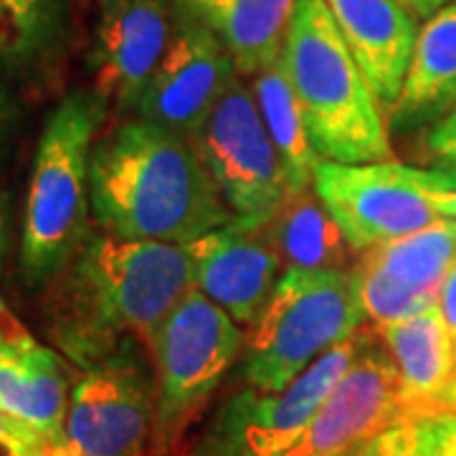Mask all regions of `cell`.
<instances>
[{
	"mask_svg": "<svg viewBox=\"0 0 456 456\" xmlns=\"http://www.w3.org/2000/svg\"><path fill=\"white\" fill-rule=\"evenodd\" d=\"M193 287L188 244L89 233L49 281L46 330L64 358L89 370L130 338L147 345Z\"/></svg>",
	"mask_w": 456,
	"mask_h": 456,
	"instance_id": "1",
	"label": "cell"
},
{
	"mask_svg": "<svg viewBox=\"0 0 456 456\" xmlns=\"http://www.w3.org/2000/svg\"><path fill=\"white\" fill-rule=\"evenodd\" d=\"M89 211L110 236L160 244H193L233 221L193 142L140 117L94 142Z\"/></svg>",
	"mask_w": 456,
	"mask_h": 456,
	"instance_id": "2",
	"label": "cell"
},
{
	"mask_svg": "<svg viewBox=\"0 0 456 456\" xmlns=\"http://www.w3.org/2000/svg\"><path fill=\"white\" fill-rule=\"evenodd\" d=\"M281 66L314 152L342 165L393 160L386 110L375 99L325 0H297Z\"/></svg>",
	"mask_w": 456,
	"mask_h": 456,
	"instance_id": "3",
	"label": "cell"
},
{
	"mask_svg": "<svg viewBox=\"0 0 456 456\" xmlns=\"http://www.w3.org/2000/svg\"><path fill=\"white\" fill-rule=\"evenodd\" d=\"M107 110L92 89H74L38 134L20 241V269L31 287L56 277L89 236V160Z\"/></svg>",
	"mask_w": 456,
	"mask_h": 456,
	"instance_id": "4",
	"label": "cell"
},
{
	"mask_svg": "<svg viewBox=\"0 0 456 456\" xmlns=\"http://www.w3.org/2000/svg\"><path fill=\"white\" fill-rule=\"evenodd\" d=\"M362 320L355 266L350 272L284 269L248 332L244 383L266 393L284 391L332 347L353 340Z\"/></svg>",
	"mask_w": 456,
	"mask_h": 456,
	"instance_id": "5",
	"label": "cell"
},
{
	"mask_svg": "<svg viewBox=\"0 0 456 456\" xmlns=\"http://www.w3.org/2000/svg\"><path fill=\"white\" fill-rule=\"evenodd\" d=\"M155 370V431L152 444L163 454L241 358V325L196 287L178 302L147 342Z\"/></svg>",
	"mask_w": 456,
	"mask_h": 456,
	"instance_id": "6",
	"label": "cell"
},
{
	"mask_svg": "<svg viewBox=\"0 0 456 456\" xmlns=\"http://www.w3.org/2000/svg\"><path fill=\"white\" fill-rule=\"evenodd\" d=\"M456 183L452 170H426L401 163L314 167L312 191L322 200L355 254L441 224L439 200Z\"/></svg>",
	"mask_w": 456,
	"mask_h": 456,
	"instance_id": "7",
	"label": "cell"
},
{
	"mask_svg": "<svg viewBox=\"0 0 456 456\" xmlns=\"http://www.w3.org/2000/svg\"><path fill=\"white\" fill-rule=\"evenodd\" d=\"M358 353V335L332 347L284 391L228 395L193 441L191 456H287L310 428Z\"/></svg>",
	"mask_w": 456,
	"mask_h": 456,
	"instance_id": "8",
	"label": "cell"
},
{
	"mask_svg": "<svg viewBox=\"0 0 456 456\" xmlns=\"http://www.w3.org/2000/svg\"><path fill=\"white\" fill-rule=\"evenodd\" d=\"M191 142L233 218L266 224L292 196L281 158L244 77L231 82Z\"/></svg>",
	"mask_w": 456,
	"mask_h": 456,
	"instance_id": "9",
	"label": "cell"
},
{
	"mask_svg": "<svg viewBox=\"0 0 456 456\" xmlns=\"http://www.w3.org/2000/svg\"><path fill=\"white\" fill-rule=\"evenodd\" d=\"M142 345L137 338L125 340L77 380L64 426L71 456H145L158 391Z\"/></svg>",
	"mask_w": 456,
	"mask_h": 456,
	"instance_id": "10",
	"label": "cell"
},
{
	"mask_svg": "<svg viewBox=\"0 0 456 456\" xmlns=\"http://www.w3.org/2000/svg\"><path fill=\"white\" fill-rule=\"evenodd\" d=\"M236 77L239 71L224 41L185 0H175L170 44L140 97L134 117L191 140Z\"/></svg>",
	"mask_w": 456,
	"mask_h": 456,
	"instance_id": "11",
	"label": "cell"
},
{
	"mask_svg": "<svg viewBox=\"0 0 456 456\" xmlns=\"http://www.w3.org/2000/svg\"><path fill=\"white\" fill-rule=\"evenodd\" d=\"M175 0H102L89 49L92 92L134 112L173 36Z\"/></svg>",
	"mask_w": 456,
	"mask_h": 456,
	"instance_id": "12",
	"label": "cell"
},
{
	"mask_svg": "<svg viewBox=\"0 0 456 456\" xmlns=\"http://www.w3.org/2000/svg\"><path fill=\"white\" fill-rule=\"evenodd\" d=\"M398 419L403 403L393 358L375 330H360L353 365L287 456H347Z\"/></svg>",
	"mask_w": 456,
	"mask_h": 456,
	"instance_id": "13",
	"label": "cell"
},
{
	"mask_svg": "<svg viewBox=\"0 0 456 456\" xmlns=\"http://www.w3.org/2000/svg\"><path fill=\"white\" fill-rule=\"evenodd\" d=\"M269 224V221H266ZM266 224L233 218L188 244L193 254V284L239 325H254L281 279V259Z\"/></svg>",
	"mask_w": 456,
	"mask_h": 456,
	"instance_id": "14",
	"label": "cell"
},
{
	"mask_svg": "<svg viewBox=\"0 0 456 456\" xmlns=\"http://www.w3.org/2000/svg\"><path fill=\"white\" fill-rule=\"evenodd\" d=\"M74 386L64 355L33 340L0 302V411L49 439L66 441Z\"/></svg>",
	"mask_w": 456,
	"mask_h": 456,
	"instance_id": "15",
	"label": "cell"
},
{
	"mask_svg": "<svg viewBox=\"0 0 456 456\" xmlns=\"http://www.w3.org/2000/svg\"><path fill=\"white\" fill-rule=\"evenodd\" d=\"M375 99L388 112L406 79L419 18L398 0H325Z\"/></svg>",
	"mask_w": 456,
	"mask_h": 456,
	"instance_id": "16",
	"label": "cell"
},
{
	"mask_svg": "<svg viewBox=\"0 0 456 456\" xmlns=\"http://www.w3.org/2000/svg\"><path fill=\"white\" fill-rule=\"evenodd\" d=\"M375 332L398 370L403 419L434 411L456 365V340L439 305L391 325H375Z\"/></svg>",
	"mask_w": 456,
	"mask_h": 456,
	"instance_id": "17",
	"label": "cell"
},
{
	"mask_svg": "<svg viewBox=\"0 0 456 456\" xmlns=\"http://www.w3.org/2000/svg\"><path fill=\"white\" fill-rule=\"evenodd\" d=\"M456 107V3L436 11L419 28L406 79L388 110L391 130L436 125Z\"/></svg>",
	"mask_w": 456,
	"mask_h": 456,
	"instance_id": "18",
	"label": "cell"
},
{
	"mask_svg": "<svg viewBox=\"0 0 456 456\" xmlns=\"http://www.w3.org/2000/svg\"><path fill=\"white\" fill-rule=\"evenodd\" d=\"M231 53L239 77L251 79L279 61L297 0H185Z\"/></svg>",
	"mask_w": 456,
	"mask_h": 456,
	"instance_id": "19",
	"label": "cell"
},
{
	"mask_svg": "<svg viewBox=\"0 0 456 456\" xmlns=\"http://www.w3.org/2000/svg\"><path fill=\"white\" fill-rule=\"evenodd\" d=\"M266 233L287 269L350 272L355 248L335 224L314 191L292 193L266 224Z\"/></svg>",
	"mask_w": 456,
	"mask_h": 456,
	"instance_id": "20",
	"label": "cell"
},
{
	"mask_svg": "<svg viewBox=\"0 0 456 456\" xmlns=\"http://www.w3.org/2000/svg\"><path fill=\"white\" fill-rule=\"evenodd\" d=\"M251 92L256 97L264 127L281 158L289 193L310 191L314 167L322 163V158L312 147L305 117L289 84V77L281 66V59L251 77Z\"/></svg>",
	"mask_w": 456,
	"mask_h": 456,
	"instance_id": "21",
	"label": "cell"
},
{
	"mask_svg": "<svg viewBox=\"0 0 456 456\" xmlns=\"http://www.w3.org/2000/svg\"><path fill=\"white\" fill-rule=\"evenodd\" d=\"M358 259L403 289L439 297L444 279L456 266V221H441L411 236L375 246L358 254Z\"/></svg>",
	"mask_w": 456,
	"mask_h": 456,
	"instance_id": "22",
	"label": "cell"
},
{
	"mask_svg": "<svg viewBox=\"0 0 456 456\" xmlns=\"http://www.w3.org/2000/svg\"><path fill=\"white\" fill-rule=\"evenodd\" d=\"M53 0H0V69L26 64L53 31Z\"/></svg>",
	"mask_w": 456,
	"mask_h": 456,
	"instance_id": "23",
	"label": "cell"
},
{
	"mask_svg": "<svg viewBox=\"0 0 456 456\" xmlns=\"http://www.w3.org/2000/svg\"><path fill=\"white\" fill-rule=\"evenodd\" d=\"M416 456H456V411L408 416Z\"/></svg>",
	"mask_w": 456,
	"mask_h": 456,
	"instance_id": "24",
	"label": "cell"
},
{
	"mask_svg": "<svg viewBox=\"0 0 456 456\" xmlns=\"http://www.w3.org/2000/svg\"><path fill=\"white\" fill-rule=\"evenodd\" d=\"M0 456H71V452L66 441L49 439L0 411Z\"/></svg>",
	"mask_w": 456,
	"mask_h": 456,
	"instance_id": "25",
	"label": "cell"
},
{
	"mask_svg": "<svg viewBox=\"0 0 456 456\" xmlns=\"http://www.w3.org/2000/svg\"><path fill=\"white\" fill-rule=\"evenodd\" d=\"M347 456H416L408 419H398L388 428L378 431L375 436L362 441L358 449H353Z\"/></svg>",
	"mask_w": 456,
	"mask_h": 456,
	"instance_id": "26",
	"label": "cell"
},
{
	"mask_svg": "<svg viewBox=\"0 0 456 456\" xmlns=\"http://www.w3.org/2000/svg\"><path fill=\"white\" fill-rule=\"evenodd\" d=\"M426 147L436 158L444 170L456 173V107L446 117H441L426 134Z\"/></svg>",
	"mask_w": 456,
	"mask_h": 456,
	"instance_id": "27",
	"label": "cell"
},
{
	"mask_svg": "<svg viewBox=\"0 0 456 456\" xmlns=\"http://www.w3.org/2000/svg\"><path fill=\"white\" fill-rule=\"evenodd\" d=\"M436 305H439L441 317L449 325V330H452V335H454L456 340V266L444 279L439 297H436Z\"/></svg>",
	"mask_w": 456,
	"mask_h": 456,
	"instance_id": "28",
	"label": "cell"
},
{
	"mask_svg": "<svg viewBox=\"0 0 456 456\" xmlns=\"http://www.w3.org/2000/svg\"><path fill=\"white\" fill-rule=\"evenodd\" d=\"M398 3L416 18H431L436 11L446 8L449 3H456V0H398Z\"/></svg>",
	"mask_w": 456,
	"mask_h": 456,
	"instance_id": "29",
	"label": "cell"
},
{
	"mask_svg": "<svg viewBox=\"0 0 456 456\" xmlns=\"http://www.w3.org/2000/svg\"><path fill=\"white\" fill-rule=\"evenodd\" d=\"M434 411H456V365H454V373H452V380H449L446 391L441 393L439 403H436Z\"/></svg>",
	"mask_w": 456,
	"mask_h": 456,
	"instance_id": "30",
	"label": "cell"
},
{
	"mask_svg": "<svg viewBox=\"0 0 456 456\" xmlns=\"http://www.w3.org/2000/svg\"><path fill=\"white\" fill-rule=\"evenodd\" d=\"M439 211L444 221H456V183L452 191H446L439 200Z\"/></svg>",
	"mask_w": 456,
	"mask_h": 456,
	"instance_id": "31",
	"label": "cell"
},
{
	"mask_svg": "<svg viewBox=\"0 0 456 456\" xmlns=\"http://www.w3.org/2000/svg\"><path fill=\"white\" fill-rule=\"evenodd\" d=\"M8 114H11L8 94H5L3 86H0V134H3V127H5V122H8Z\"/></svg>",
	"mask_w": 456,
	"mask_h": 456,
	"instance_id": "32",
	"label": "cell"
}]
</instances>
